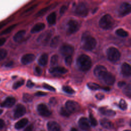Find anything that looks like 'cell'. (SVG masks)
Returning a JSON list of instances; mask_svg holds the SVG:
<instances>
[{
  "mask_svg": "<svg viewBox=\"0 0 131 131\" xmlns=\"http://www.w3.org/2000/svg\"><path fill=\"white\" fill-rule=\"evenodd\" d=\"M125 85V82L124 81H119L118 83V86L119 88H122L123 86H124Z\"/></svg>",
  "mask_w": 131,
  "mask_h": 131,
  "instance_id": "cell-51",
  "label": "cell"
},
{
  "mask_svg": "<svg viewBox=\"0 0 131 131\" xmlns=\"http://www.w3.org/2000/svg\"><path fill=\"white\" fill-rule=\"evenodd\" d=\"M48 131H60V126L55 121H49L47 123Z\"/></svg>",
  "mask_w": 131,
  "mask_h": 131,
  "instance_id": "cell-19",
  "label": "cell"
},
{
  "mask_svg": "<svg viewBox=\"0 0 131 131\" xmlns=\"http://www.w3.org/2000/svg\"><path fill=\"white\" fill-rule=\"evenodd\" d=\"M123 92L129 98L130 97V95H131V86H130V84H128L127 85H126L125 86V88L124 89Z\"/></svg>",
  "mask_w": 131,
  "mask_h": 131,
  "instance_id": "cell-33",
  "label": "cell"
},
{
  "mask_svg": "<svg viewBox=\"0 0 131 131\" xmlns=\"http://www.w3.org/2000/svg\"><path fill=\"white\" fill-rule=\"evenodd\" d=\"M89 119L91 125H92L93 126H96L97 125V121L96 119L94 118V117L91 113H90L89 115Z\"/></svg>",
  "mask_w": 131,
  "mask_h": 131,
  "instance_id": "cell-37",
  "label": "cell"
},
{
  "mask_svg": "<svg viewBox=\"0 0 131 131\" xmlns=\"http://www.w3.org/2000/svg\"><path fill=\"white\" fill-rule=\"evenodd\" d=\"M7 55V51L4 49L0 48V60L4 59Z\"/></svg>",
  "mask_w": 131,
  "mask_h": 131,
  "instance_id": "cell-40",
  "label": "cell"
},
{
  "mask_svg": "<svg viewBox=\"0 0 131 131\" xmlns=\"http://www.w3.org/2000/svg\"><path fill=\"white\" fill-rule=\"evenodd\" d=\"M5 125V122L3 120L0 119V129H2L4 127Z\"/></svg>",
  "mask_w": 131,
  "mask_h": 131,
  "instance_id": "cell-53",
  "label": "cell"
},
{
  "mask_svg": "<svg viewBox=\"0 0 131 131\" xmlns=\"http://www.w3.org/2000/svg\"><path fill=\"white\" fill-rule=\"evenodd\" d=\"M115 20L111 15L110 14H105L103 15L99 21V26L105 30L111 29L114 25Z\"/></svg>",
  "mask_w": 131,
  "mask_h": 131,
  "instance_id": "cell-3",
  "label": "cell"
},
{
  "mask_svg": "<svg viewBox=\"0 0 131 131\" xmlns=\"http://www.w3.org/2000/svg\"><path fill=\"white\" fill-rule=\"evenodd\" d=\"M76 63L79 70L82 71H87L91 68L92 60L89 56L82 54L78 57Z\"/></svg>",
  "mask_w": 131,
  "mask_h": 131,
  "instance_id": "cell-2",
  "label": "cell"
},
{
  "mask_svg": "<svg viewBox=\"0 0 131 131\" xmlns=\"http://www.w3.org/2000/svg\"><path fill=\"white\" fill-rule=\"evenodd\" d=\"M46 95H47V94L43 92H37L35 94V95L37 96H43Z\"/></svg>",
  "mask_w": 131,
  "mask_h": 131,
  "instance_id": "cell-47",
  "label": "cell"
},
{
  "mask_svg": "<svg viewBox=\"0 0 131 131\" xmlns=\"http://www.w3.org/2000/svg\"><path fill=\"white\" fill-rule=\"evenodd\" d=\"M25 113L26 108L24 105L21 104H18L15 107L14 113V117L15 118L17 119L23 116Z\"/></svg>",
  "mask_w": 131,
  "mask_h": 131,
  "instance_id": "cell-13",
  "label": "cell"
},
{
  "mask_svg": "<svg viewBox=\"0 0 131 131\" xmlns=\"http://www.w3.org/2000/svg\"><path fill=\"white\" fill-rule=\"evenodd\" d=\"M87 86L88 87L92 90H98L99 89H100V86L96 83H94V82H89L87 83Z\"/></svg>",
  "mask_w": 131,
  "mask_h": 131,
  "instance_id": "cell-30",
  "label": "cell"
},
{
  "mask_svg": "<svg viewBox=\"0 0 131 131\" xmlns=\"http://www.w3.org/2000/svg\"><path fill=\"white\" fill-rule=\"evenodd\" d=\"M107 72L106 68L101 65L97 66L95 67L94 70V74L95 76L98 77L99 79L100 78Z\"/></svg>",
  "mask_w": 131,
  "mask_h": 131,
  "instance_id": "cell-12",
  "label": "cell"
},
{
  "mask_svg": "<svg viewBox=\"0 0 131 131\" xmlns=\"http://www.w3.org/2000/svg\"><path fill=\"white\" fill-rule=\"evenodd\" d=\"M45 27V25L43 23H38L36 24L31 29V32L32 33H35L42 30Z\"/></svg>",
  "mask_w": 131,
  "mask_h": 131,
  "instance_id": "cell-22",
  "label": "cell"
},
{
  "mask_svg": "<svg viewBox=\"0 0 131 131\" xmlns=\"http://www.w3.org/2000/svg\"><path fill=\"white\" fill-rule=\"evenodd\" d=\"M96 97L98 100H101L104 98V95L101 93H98L96 95Z\"/></svg>",
  "mask_w": 131,
  "mask_h": 131,
  "instance_id": "cell-48",
  "label": "cell"
},
{
  "mask_svg": "<svg viewBox=\"0 0 131 131\" xmlns=\"http://www.w3.org/2000/svg\"><path fill=\"white\" fill-rule=\"evenodd\" d=\"M34 83L30 80H29L27 83V86L28 88H32L33 86H34Z\"/></svg>",
  "mask_w": 131,
  "mask_h": 131,
  "instance_id": "cell-46",
  "label": "cell"
},
{
  "mask_svg": "<svg viewBox=\"0 0 131 131\" xmlns=\"http://www.w3.org/2000/svg\"><path fill=\"white\" fill-rule=\"evenodd\" d=\"M70 131H78V130L76 129L75 128H72Z\"/></svg>",
  "mask_w": 131,
  "mask_h": 131,
  "instance_id": "cell-57",
  "label": "cell"
},
{
  "mask_svg": "<svg viewBox=\"0 0 131 131\" xmlns=\"http://www.w3.org/2000/svg\"><path fill=\"white\" fill-rule=\"evenodd\" d=\"M16 100L13 97H8L1 104V106L5 107H11L15 103Z\"/></svg>",
  "mask_w": 131,
  "mask_h": 131,
  "instance_id": "cell-18",
  "label": "cell"
},
{
  "mask_svg": "<svg viewBox=\"0 0 131 131\" xmlns=\"http://www.w3.org/2000/svg\"><path fill=\"white\" fill-rule=\"evenodd\" d=\"M3 110L0 109V115H1V114L2 113H3Z\"/></svg>",
  "mask_w": 131,
  "mask_h": 131,
  "instance_id": "cell-58",
  "label": "cell"
},
{
  "mask_svg": "<svg viewBox=\"0 0 131 131\" xmlns=\"http://www.w3.org/2000/svg\"><path fill=\"white\" fill-rule=\"evenodd\" d=\"M56 15L55 12H53L51 13L47 18V20L49 24L50 25H54L56 22Z\"/></svg>",
  "mask_w": 131,
  "mask_h": 131,
  "instance_id": "cell-27",
  "label": "cell"
},
{
  "mask_svg": "<svg viewBox=\"0 0 131 131\" xmlns=\"http://www.w3.org/2000/svg\"><path fill=\"white\" fill-rule=\"evenodd\" d=\"M34 71H35V73L37 75H40L41 74V73H42V70H41V69L40 67H38V66H36L35 68Z\"/></svg>",
  "mask_w": 131,
  "mask_h": 131,
  "instance_id": "cell-44",
  "label": "cell"
},
{
  "mask_svg": "<svg viewBox=\"0 0 131 131\" xmlns=\"http://www.w3.org/2000/svg\"><path fill=\"white\" fill-rule=\"evenodd\" d=\"M33 99L32 96L29 94L25 93L23 95V100L25 102H30L33 100Z\"/></svg>",
  "mask_w": 131,
  "mask_h": 131,
  "instance_id": "cell-31",
  "label": "cell"
},
{
  "mask_svg": "<svg viewBox=\"0 0 131 131\" xmlns=\"http://www.w3.org/2000/svg\"><path fill=\"white\" fill-rule=\"evenodd\" d=\"M60 113L62 116L64 117H69L71 114L70 112L67 110V108L64 107H61L60 110Z\"/></svg>",
  "mask_w": 131,
  "mask_h": 131,
  "instance_id": "cell-36",
  "label": "cell"
},
{
  "mask_svg": "<svg viewBox=\"0 0 131 131\" xmlns=\"http://www.w3.org/2000/svg\"><path fill=\"white\" fill-rule=\"evenodd\" d=\"M119 106L121 110H125L127 107V105L126 101L124 99H121L119 102Z\"/></svg>",
  "mask_w": 131,
  "mask_h": 131,
  "instance_id": "cell-39",
  "label": "cell"
},
{
  "mask_svg": "<svg viewBox=\"0 0 131 131\" xmlns=\"http://www.w3.org/2000/svg\"><path fill=\"white\" fill-rule=\"evenodd\" d=\"M37 109L39 115L42 116L48 117L51 114V111L48 108L47 106L43 103H40L38 104Z\"/></svg>",
  "mask_w": 131,
  "mask_h": 131,
  "instance_id": "cell-9",
  "label": "cell"
},
{
  "mask_svg": "<svg viewBox=\"0 0 131 131\" xmlns=\"http://www.w3.org/2000/svg\"><path fill=\"white\" fill-rule=\"evenodd\" d=\"M6 39L5 38H4V37L1 38H0V46L3 45L5 43V42H6Z\"/></svg>",
  "mask_w": 131,
  "mask_h": 131,
  "instance_id": "cell-52",
  "label": "cell"
},
{
  "mask_svg": "<svg viewBox=\"0 0 131 131\" xmlns=\"http://www.w3.org/2000/svg\"><path fill=\"white\" fill-rule=\"evenodd\" d=\"M26 31L22 30L18 31L13 36V39L15 42H18L20 41L24 37V35H25Z\"/></svg>",
  "mask_w": 131,
  "mask_h": 131,
  "instance_id": "cell-24",
  "label": "cell"
},
{
  "mask_svg": "<svg viewBox=\"0 0 131 131\" xmlns=\"http://www.w3.org/2000/svg\"><path fill=\"white\" fill-rule=\"evenodd\" d=\"M33 126L32 124H30V125L28 126L24 130V131H33Z\"/></svg>",
  "mask_w": 131,
  "mask_h": 131,
  "instance_id": "cell-50",
  "label": "cell"
},
{
  "mask_svg": "<svg viewBox=\"0 0 131 131\" xmlns=\"http://www.w3.org/2000/svg\"><path fill=\"white\" fill-rule=\"evenodd\" d=\"M48 61V55L46 53L42 54L38 59V63L40 65L45 66H46Z\"/></svg>",
  "mask_w": 131,
  "mask_h": 131,
  "instance_id": "cell-25",
  "label": "cell"
},
{
  "mask_svg": "<svg viewBox=\"0 0 131 131\" xmlns=\"http://www.w3.org/2000/svg\"><path fill=\"white\" fill-rule=\"evenodd\" d=\"M100 124L102 126L107 129H111L113 128V125L112 123L106 119H102L100 120Z\"/></svg>",
  "mask_w": 131,
  "mask_h": 131,
  "instance_id": "cell-26",
  "label": "cell"
},
{
  "mask_svg": "<svg viewBox=\"0 0 131 131\" xmlns=\"http://www.w3.org/2000/svg\"><path fill=\"white\" fill-rule=\"evenodd\" d=\"M13 64V61H9L8 62H7L6 64H5V66L7 67H10L11 66H12Z\"/></svg>",
  "mask_w": 131,
  "mask_h": 131,
  "instance_id": "cell-54",
  "label": "cell"
},
{
  "mask_svg": "<svg viewBox=\"0 0 131 131\" xmlns=\"http://www.w3.org/2000/svg\"><path fill=\"white\" fill-rule=\"evenodd\" d=\"M65 107L70 112V113H76L80 110V106L79 103L75 101L68 100L66 102Z\"/></svg>",
  "mask_w": 131,
  "mask_h": 131,
  "instance_id": "cell-5",
  "label": "cell"
},
{
  "mask_svg": "<svg viewBox=\"0 0 131 131\" xmlns=\"http://www.w3.org/2000/svg\"><path fill=\"white\" fill-rule=\"evenodd\" d=\"M99 112L105 116H109V117H113L115 115L116 113L115 111L112 110L107 109L105 107H100L99 108Z\"/></svg>",
  "mask_w": 131,
  "mask_h": 131,
  "instance_id": "cell-21",
  "label": "cell"
},
{
  "mask_svg": "<svg viewBox=\"0 0 131 131\" xmlns=\"http://www.w3.org/2000/svg\"><path fill=\"white\" fill-rule=\"evenodd\" d=\"M28 122V120L27 118H23L17 122L15 124V128L17 129H19L23 128Z\"/></svg>",
  "mask_w": 131,
  "mask_h": 131,
  "instance_id": "cell-23",
  "label": "cell"
},
{
  "mask_svg": "<svg viewBox=\"0 0 131 131\" xmlns=\"http://www.w3.org/2000/svg\"><path fill=\"white\" fill-rule=\"evenodd\" d=\"M5 25V24L4 23H0V29H1L2 28H3L4 26Z\"/></svg>",
  "mask_w": 131,
  "mask_h": 131,
  "instance_id": "cell-55",
  "label": "cell"
},
{
  "mask_svg": "<svg viewBox=\"0 0 131 131\" xmlns=\"http://www.w3.org/2000/svg\"><path fill=\"white\" fill-rule=\"evenodd\" d=\"M124 131H130L129 130H124Z\"/></svg>",
  "mask_w": 131,
  "mask_h": 131,
  "instance_id": "cell-59",
  "label": "cell"
},
{
  "mask_svg": "<svg viewBox=\"0 0 131 131\" xmlns=\"http://www.w3.org/2000/svg\"><path fill=\"white\" fill-rule=\"evenodd\" d=\"M62 90L64 92L70 94H73L75 93V91L69 86H63L62 87Z\"/></svg>",
  "mask_w": 131,
  "mask_h": 131,
  "instance_id": "cell-34",
  "label": "cell"
},
{
  "mask_svg": "<svg viewBox=\"0 0 131 131\" xmlns=\"http://www.w3.org/2000/svg\"><path fill=\"white\" fill-rule=\"evenodd\" d=\"M131 6L127 3H123L119 8V13L120 16H124L128 14L130 12Z\"/></svg>",
  "mask_w": 131,
  "mask_h": 131,
  "instance_id": "cell-10",
  "label": "cell"
},
{
  "mask_svg": "<svg viewBox=\"0 0 131 131\" xmlns=\"http://www.w3.org/2000/svg\"><path fill=\"white\" fill-rule=\"evenodd\" d=\"M51 36V33L50 32H46L41 34L39 35L37 39V41L43 44H46L49 41Z\"/></svg>",
  "mask_w": 131,
  "mask_h": 131,
  "instance_id": "cell-16",
  "label": "cell"
},
{
  "mask_svg": "<svg viewBox=\"0 0 131 131\" xmlns=\"http://www.w3.org/2000/svg\"><path fill=\"white\" fill-rule=\"evenodd\" d=\"M121 72L122 74L125 76L128 77L131 74V68L129 64L127 63H123L121 67Z\"/></svg>",
  "mask_w": 131,
  "mask_h": 131,
  "instance_id": "cell-17",
  "label": "cell"
},
{
  "mask_svg": "<svg viewBox=\"0 0 131 131\" xmlns=\"http://www.w3.org/2000/svg\"><path fill=\"white\" fill-rule=\"evenodd\" d=\"M35 59V56L33 54H26L21 58V62L24 64H28L32 62Z\"/></svg>",
  "mask_w": 131,
  "mask_h": 131,
  "instance_id": "cell-15",
  "label": "cell"
},
{
  "mask_svg": "<svg viewBox=\"0 0 131 131\" xmlns=\"http://www.w3.org/2000/svg\"><path fill=\"white\" fill-rule=\"evenodd\" d=\"M72 58L71 56H67L65 58V63L66 64V65H67L68 66H71V64H72Z\"/></svg>",
  "mask_w": 131,
  "mask_h": 131,
  "instance_id": "cell-41",
  "label": "cell"
},
{
  "mask_svg": "<svg viewBox=\"0 0 131 131\" xmlns=\"http://www.w3.org/2000/svg\"><path fill=\"white\" fill-rule=\"evenodd\" d=\"M60 42V37L59 36H55L54 37L51 41L50 46L52 48H56L59 44Z\"/></svg>",
  "mask_w": 131,
  "mask_h": 131,
  "instance_id": "cell-28",
  "label": "cell"
},
{
  "mask_svg": "<svg viewBox=\"0 0 131 131\" xmlns=\"http://www.w3.org/2000/svg\"><path fill=\"white\" fill-rule=\"evenodd\" d=\"M49 8V7H46V8H44L43 9H41V10H40L37 14H36V16H40L41 15H42L43 14H44Z\"/></svg>",
  "mask_w": 131,
  "mask_h": 131,
  "instance_id": "cell-43",
  "label": "cell"
},
{
  "mask_svg": "<svg viewBox=\"0 0 131 131\" xmlns=\"http://www.w3.org/2000/svg\"><path fill=\"white\" fill-rule=\"evenodd\" d=\"M24 83V80L23 79L18 80L13 84V89H15V90L17 89L18 88H19L20 86H21L22 85H23Z\"/></svg>",
  "mask_w": 131,
  "mask_h": 131,
  "instance_id": "cell-38",
  "label": "cell"
},
{
  "mask_svg": "<svg viewBox=\"0 0 131 131\" xmlns=\"http://www.w3.org/2000/svg\"><path fill=\"white\" fill-rule=\"evenodd\" d=\"M79 127L83 130L90 131V125L88 119L85 117H81L78 121Z\"/></svg>",
  "mask_w": 131,
  "mask_h": 131,
  "instance_id": "cell-14",
  "label": "cell"
},
{
  "mask_svg": "<svg viewBox=\"0 0 131 131\" xmlns=\"http://www.w3.org/2000/svg\"><path fill=\"white\" fill-rule=\"evenodd\" d=\"M103 89L104 91H110V88H107V87L103 88Z\"/></svg>",
  "mask_w": 131,
  "mask_h": 131,
  "instance_id": "cell-56",
  "label": "cell"
},
{
  "mask_svg": "<svg viewBox=\"0 0 131 131\" xmlns=\"http://www.w3.org/2000/svg\"><path fill=\"white\" fill-rule=\"evenodd\" d=\"M82 47L86 51H91L94 49L97 44L96 39L91 36L89 33L85 32L81 37Z\"/></svg>",
  "mask_w": 131,
  "mask_h": 131,
  "instance_id": "cell-1",
  "label": "cell"
},
{
  "mask_svg": "<svg viewBox=\"0 0 131 131\" xmlns=\"http://www.w3.org/2000/svg\"><path fill=\"white\" fill-rule=\"evenodd\" d=\"M106 54L108 60L112 62L117 61L120 57V53L118 50L113 47L107 49Z\"/></svg>",
  "mask_w": 131,
  "mask_h": 131,
  "instance_id": "cell-4",
  "label": "cell"
},
{
  "mask_svg": "<svg viewBox=\"0 0 131 131\" xmlns=\"http://www.w3.org/2000/svg\"><path fill=\"white\" fill-rule=\"evenodd\" d=\"M79 29L78 23L75 20H70L67 24V32L68 34H73L75 33Z\"/></svg>",
  "mask_w": 131,
  "mask_h": 131,
  "instance_id": "cell-7",
  "label": "cell"
},
{
  "mask_svg": "<svg viewBox=\"0 0 131 131\" xmlns=\"http://www.w3.org/2000/svg\"><path fill=\"white\" fill-rule=\"evenodd\" d=\"M59 51L63 56L66 57L71 56L74 52V47L70 45L64 44L60 47Z\"/></svg>",
  "mask_w": 131,
  "mask_h": 131,
  "instance_id": "cell-8",
  "label": "cell"
},
{
  "mask_svg": "<svg viewBox=\"0 0 131 131\" xmlns=\"http://www.w3.org/2000/svg\"><path fill=\"white\" fill-rule=\"evenodd\" d=\"M89 12V9L87 5L83 3H80L78 4L75 9V13L81 16H85Z\"/></svg>",
  "mask_w": 131,
  "mask_h": 131,
  "instance_id": "cell-6",
  "label": "cell"
},
{
  "mask_svg": "<svg viewBox=\"0 0 131 131\" xmlns=\"http://www.w3.org/2000/svg\"><path fill=\"white\" fill-rule=\"evenodd\" d=\"M58 61V57L57 55H54L52 56L50 60L51 66H55L57 64Z\"/></svg>",
  "mask_w": 131,
  "mask_h": 131,
  "instance_id": "cell-35",
  "label": "cell"
},
{
  "mask_svg": "<svg viewBox=\"0 0 131 131\" xmlns=\"http://www.w3.org/2000/svg\"><path fill=\"white\" fill-rule=\"evenodd\" d=\"M68 72L67 69L63 67H53L49 69V72L51 73H59V74H64Z\"/></svg>",
  "mask_w": 131,
  "mask_h": 131,
  "instance_id": "cell-20",
  "label": "cell"
},
{
  "mask_svg": "<svg viewBox=\"0 0 131 131\" xmlns=\"http://www.w3.org/2000/svg\"><path fill=\"white\" fill-rule=\"evenodd\" d=\"M116 33L117 35L120 37H127L128 35V33L126 31L124 30L123 29H118L116 31Z\"/></svg>",
  "mask_w": 131,
  "mask_h": 131,
  "instance_id": "cell-29",
  "label": "cell"
},
{
  "mask_svg": "<svg viewBox=\"0 0 131 131\" xmlns=\"http://www.w3.org/2000/svg\"><path fill=\"white\" fill-rule=\"evenodd\" d=\"M43 87L45 89H46L48 90L51 91H55V89L54 87H53V86H51V85H50L48 84H46V83H44L43 84Z\"/></svg>",
  "mask_w": 131,
  "mask_h": 131,
  "instance_id": "cell-42",
  "label": "cell"
},
{
  "mask_svg": "<svg viewBox=\"0 0 131 131\" xmlns=\"http://www.w3.org/2000/svg\"><path fill=\"white\" fill-rule=\"evenodd\" d=\"M16 26V24H13L12 25H11L10 26L8 27V28H7L6 29H5L4 30H3L0 34V35H4V34H8L9 33H10V32H11L12 31V30Z\"/></svg>",
  "mask_w": 131,
  "mask_h": 131,
  "instance_id": "cell-32",
  "label": "cell"
},
{
  "mask_svg": "<svg viewBox=\"0 0 131 131\" xmlns=\"http://www.w3.org/2000/svg\"><path fill=\"white\" fill-rule=\"evenodd\" d=\"M100 80L107 85H112L113 84L115 81V77L112 73L107 72L100 78Z\"/></svg>",
  "mask_w": 131,
  "mask_h": 131,
  "instance_id": "cell-11",
  "label": "cell"
},
{
  "mask_svg": "<svg viewBox=\"0 0 131 131\" xmlns=\"http://www.w3.org/2000/svg\"><path fill=\"white\" fill-rule=\"evenodd\" d=\"M66 10H67V7L66 6L63 5L61 7V8L60 9V13L62 14L66 12Z\"/></svg>",
  "mask_w": 131,
  "mask_h": 131,
  "instance_id": "cell-49",
  "label": "cell"
},
{
  "mask_svg": "<svg viewBox=\"0 0 131 131\" xmlns=\"http://www.w3.org/2000/svg\"><path fill=\"white\" fill-rule=\"evenodd\" d=\"M50 103L52 105H55L57 103V100L55 99V98L54 97L51 98V99H50Z\"/></svg>",
  "mask_w": 131,
  "mask_h": 131,
  "instance_id": "cell-45",
  "label": "cell"
}]
</instances>
